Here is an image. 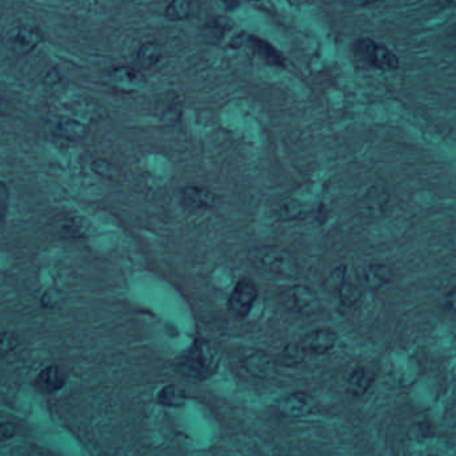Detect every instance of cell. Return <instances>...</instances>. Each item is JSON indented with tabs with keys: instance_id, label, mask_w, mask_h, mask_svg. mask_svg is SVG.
Segmentation results:
<instances>
[{
	"instance_id": "cell-1",
	"label": "cell",
	"mask_w": 456,
	"mask_h": 456,
	"mask_svg": "<svg viewBox=\"0 0 456 456\" xmlns=\"http://www.w3.org/2000/svg\"><path fill=\"white\" fill-rule=\"evenodd\" d=\"M219 366L221 354L216 347L207 340L198 339L192 343L189 350L181 354L174 368L186 379L203 382L213 378L219 370Z\"/></svg>"
},
{
	"instance_id": "cell-2",
	"label": "cell",
	"mask_w": 456,
	"mask_h": 456,
	"mask_svg": "<svg viewBox=\"0 0 456 456\" xmlns=\"http://www.w3.org/2000/svg\"><path fill=\"white\" fill-rule=\"evenodd\" d=\"M255 265L271 275L279 277H295L299 274L295 256L287 248L277 245H262L251 253Z\"/></svg>"
},
{
	"instance_id": "cell-3",
	"label": "cell",
	"mask_w": 456,
	"mask_h": 456,
	"mask_svg": "<svg viewBox=\"0 0 456 456\" xmlns=\"http://www.w3.org/2000/svg\"><path fill=\"white\" fill-rule=\"evenodd\" d=\"M355 53L366 63L382 71H393L399 68V58L386 46L371 41L359 39L355 43Z\"/></svg>"
},
{
	"instance_id": "cell-4",
	"label": "cell",
	"mask_w": 456,
	"mask_h": 456,
	"mask_svg": "<svg viewBox=\"0 0 456 456\" xmlns=\"http://www.w3.org/2000/svg\"><path fill=\"white\" fill-rule=\"evenodd\" d=\"M280 304L290 312L312 315L319 311L317 294L307 286L288 287L280 291Z\"/></svg>"
},
{
	"instance_id": "cell-5",
	"label": "cell",
	"mask_w": 456,
	"mask_h": 456,
	"mask_svg": "<svg viewBox=\"0 0 456 456\" xmlns=\"http://www.w3.org/2000/svg\"><path fill=\"white\" fill-rule=\"evenodd\" d=\"M258 295L259 292L253 280L240 279L228 297L227 308L235 318L244 319L251 312Z\"/></svg>"
},
{
	"instance_id": "cell-6",
	"label": "cell",
	"mask_w": 456,
	"mask_h": 456,
	"mask_svg": "<svg viewBox=\"0 0 456 456\" xmlns=\"http://www.w3.org/2000/svg\"><path fill=\"white\" fill-rule=\"evenodd\" d=\"M276 408L279 414L290 419L306 418L314 413L315 401L311 395L302 391L290 393L282 396L276 402Z\"/></svg>"
},
{
	"instance_id": "cell-7",
	"label": "cell",
	"mask_w": 456,
	"mask_h": 456,
	"mask_svg": "<svg viewBox=\"0 0 456 456\" xmlns=\"http://www.w3.org/2000/svg\"><path fill=\"white\" fill-rule=\"evenodd\" d=\"M43 41L44 33L41 28L31 24H23L11 33L9 46L12 53L23 56L31 53Z\"/></svg>"
},
{
	"instance_id": "cell-8",
	"label": "cell",
	"mask_w": 456,
	"mask_h": 456,
	"mask_svg": "<svg viewBox=\"0 0 456 456\" xmlns=\"http://www.w3.org/2000/svg\"><path fill=\"white\" fill-rule=\"evenodd\" d=\"M390 201V195L383 186H373L368 191L364 193L361 204H359V213L361 218L372 222L379 218H382L387 204Z\"/></svg>"
},
{
	"instance_id": "cell-9",
	"label": "cell",
	"mask_w": 456,
	"mask_h": 456,
	"mask_svg": "<svg viewBox=\"0 0 456 456\" xmlns=\"http://www.w3.org/2000/svg\"><path fill=\"white\" fill-rule=\"evenodd\" d=\"M338 334L329 329H319L308 332L302 341V347L306 352L314 355H324L336 346Z\"/></svg>"
},
{
	"instance_id": "cell-10",
	"label": "cell",
	"mask_w": 456,
	"mask_h": 456,
	"mask_svg": "<svg viewBox=\"0 0 456 456\" xmlns=\"http://www.w3.org/2000/svg\"><path fill=\"white\" fill-rule=\"evenodd\" d=\"M243 368L259 379H270L276 373V363L274 359L262 351H256L244 358Z\"/></svg>"
},
{
	"instance_id": "cell-11",
	"label": "cell",
	"mask_w": 456,
	"mask_h": 456,
	"mask_svg": "<svg viewBox=\"0 0 456 456\" xmlns=\"http://www.w3.org/2000/svg\"><path fill=\"white\" fill-rule=\"evenodd\" d=\"M181 203L193 210H206L213 208L216 204L215 193L198 186H189L181 190Z\"/></svg>"
},
{
	"instance_id": "cell-12",
	"label": "cell",
	"mask_w": 456,
	"mask_h": 456,
	"mask_svg": "<svg viewBox=\"0 0 456 456\" xmlns=\"http://www.w3.org/2000/svg\"><path fill=\"white\" fill-rule=\"evenodd\" d=\"M393 277V271L384 265H371L361 270V285L370 290H379L386 286Z\"/></svg>"
},
{
	"instance_id": "cell-13",
	"label": "cell",
	"mask_w": 456,
	"mask_h": 456,
	"mask_svg": "<svg viewBox=\"0 0 456 456\" xmlns=\"http://www.w3.org/2000/svg\"><path fill=\"white\" fill-rule=\"evenodd\" d=\"M108 83L120 91H135L140 82L138 73L129 67H115L107 73Z\"/></svg>"
},
{
	"instance_id": "cell-14",
	"label": "cell",
	"mask_w": 456,
	"mask_h": 456,
	"mask_svg": "<svg viewBox=\"0 0 456 456\" xmlns=\"http://www.w3.org/2000/svg\"><path fill=\"white\" fill-rule=\"evenodd\" d=\"M65 383V376L56 366H48L39 372L36 386L43 393H53L59 391Z\"/></svg>"
},
{
	"instance_id": "cell-15",
	"label": "cell",
	"mask_w": 456,
	"mask_h": 456,
	"mask_svg": "<svg viewBox=\"0 0 456 456\" xmlns=\"http://www.w3.org/2000/svg\"><path fill=\"white\" fill-rule=\"evenodd\" d=\"M375 382L373 372L367 370L366 367H358L351 372L350 378L347 381L349 391L355 396H363L371 390Z\"/></svg>"
},
{
	"instance_id": "cell-16",
	"label": "cell",
	"mask_w": 456,
	"mask_h": 456,
	"mask_svg": "<svg viewBox=\"0 0 456 456\" xmlns=\"http://www.w3.org/2000/svg\"><path fill=\"white\" fill-rule=\"evenodd\" d=\"M248 42L251 44V47L254 48L255 53L259 55V58L263 59L267 63L272 64L276 67H285L286 65V59L283 58V55H280L275 47L271 46L270 43L265 42L263 39L255 38V36H250Z\"/></svg>"
},
{
	"instance_id": "cell-17",
	"label": "cell",
	"mask_w": 456,
	"mask_h": 456,
	"mask_svg": "<svg viewBox=\"0 0 456 456\" xmlns=\"http://www.w3.org/2000/svg\"><path fill=\"white\" fill-rule=\"evenodd\" d=\"M163 56L159 43L149 42L140 46L137 53V62L142 68H151L160 62Z\"/></svg>"
},
{
	"instance_id": "cell-18",
	"label": "cell",
	"mask_w": 456,
	"mask_h": 456,
	"mask_svg": "<svg viewBox=\"0 0 456 456\" xmlns=\"http://www.w3.org/2000/svg\"><path fill=\"white\" fill-rule=\"evenodd\" d=\"M157 402L166 407H183L187 402V395L175 384H169L160 390Z\"/></svg>"
},
{
	"instance_id": "cell-19",
	"label": "cell",
	"mask_w": 456,
	"mask_h": 456,
	"mask_svg": "<svg viewBox=\"0 0 456 456\" xmlns=\"http://www.w3.org/2000/svg\"><path fill=\"white\" fill-rule=\"evenodd\" d=\"M193 14L192 0H171L166 9V16L171 21H186Z\"/></svg>"
},
{
	"instance_id": "cell-20",
	"label": "cell",
	"mask_w": 456,
	"mask_h": 456,
	"mask_svg": "<svg viewBox=\"0 0 456 456\" xmlns=\"http://www.w3.org/2000/svg\"><path fill=\"white\" fill-rule=\"evenodd\" d=\"M361 288L350 282H343L339 287V299L343 306L354 307L361 300Z\"/></svg>"
},
{
	"instance_id": "cell-21",
	"label": "cell",
	"mask_w": 456,
	"mask_h": 456,
	"mask_svg": "<svg viewBox=\"0 0 456 456\" xmlns=\"http://www.w3.org/2000/svg\"><path fill=\"white\" fill-rule=\"evenodd\" d=\"M308 207H304V204L297 201H290L285 203L279 207V216L283 221H292V219H304L307 215Z\"/></svg>"
},
{
	"instance_id": "cell-22",
	"label": "cell",
	"mask_w": 456,
	"mask_h": 456,
	"mask_svg": "<svg viewBox=\"0 0 456 456\" xmlns=\"http://www.w3.org/2000/svg\"><path fill=\"white\" fill-rule=\"evenodd\" d=\"M58 134L60 137L65 139H71V140H78L85 137V129L80 123L75 122V120H62L58 128H56Z\"/></svg>"
},
{
	"instance_id": "cell-23",
	"label": "cell",
	"mask_w": 456,
	"mask_h": 456,
	"mask_svg": "<svg viewBox=\"0 0 456 456\" xmlns=\"http://www.w3.org/2000/svg\"><path fill=\"white\" fill-rule=\"evenodd\" d=\"M59 235L63 238H78L83 236V222L79 218H70L64 219L59 226Z\"/></svg>"
},
{
	"instance_id": "cell-24",
	"label": "cell",
	"mask_w": 456,
	"mask_h": 456,
	"mask_svg": "<svg viewBox=\"0 0 456 456\" xmlns=\"http://www.w3.org/2000/svg\"><path fill=\"white\" fill-rule=\"evenodd\" d=\"M226 32V27L221 21H213L203 27V38L210 43H219L222 41Z\"/></svg>"
},
{
	"instance_id": "cell-25",
	"label": "cell",
	"mask_w": 456,
	"mask_h": 456,
	"mask_svg": "<svg viewBox=\"0 0 456 456\" xmlns=\"http://www.w3.org/2000/svg\"><path fill=\"white\" fill-rule=\"evenodd\" d=\"M304 352L306 351L303 350L302 344L291 343V344H287L286 347L283 349L280 356H282V361H285L286 364H297L303 361Z\"/></svg>"
},
{
	"instance_id": "cell-26",
	"label": "cell",
	"mask_w": 456,
	"mask_h": 456,
	"mask_svg": "<svg viewBox=\"0 0 456 456\" xmlns=\"http://www.w3.org/2000/svg\"><path fill=\"white\" fill-rule=\"evenodd\" d=\"M19 340L10 332H0V356L9 355L18 349Z\"/></svg>"
},
{
	"instance_id": "cell-27",
	"label": "cell",
	"mask_w": 456,
	"mask_h": 456,
	"mask_svg": "<svg viewBox=\"0 0 456 456\" xmlns=\"http://www.w3.org/2000/svg\"><path fill=\"white\" fill-rule=\"evenodd\" d=\"M16 434V428L9 422H0V443L10 440Z\"/></svg>"
},
{
	"instance_id": "cell-28",
	"label": "cell",
	"mask_w": 456,
	"mask_h": 456,
	"mask_svg": "<svg viewBox=\"0 0 456 456\" xmlns=\"http://www.w3.org/2000/svg\"><path fill=\"white\" fill-rule=\"evenodd\" d=\"M7 206H9V189L3 181H0V218L1 219L6 218Z\"/></svg>"
},
{
	"instance_id": "cell-29",
	"label": "cell",
	"mask_w": 456,
	"mask_h": 456,
	"mask_svg": "<svg viewBox=\"0 0 456 456\" xmlns=\"http://www.w3.org/2000/svg\"><path fill=\"white\" fill-rule=\"evenodd\" d=\"M443 306H445L447 311H451V312H455L456 314V288L451 290L447 294L446 297H445V302H443Z\"/></svg>"
},
{
	"instance_id": "cell-30",
	"label": "cell",
	"mask_w": 456,
	"mask_h": 456,
	"mask_svg": "<svg viewBox=\"0 0 456 456\" xmlns=\"http://www.w3.org/2000/svg\"><path fill=\"white\" fill-rule=\"evenodd\" d=\"M343 1L352 7H367V6H371L373 3H376L378 0H343Z\"/></svg>"
},
{
	"instance_id": "cell-31",
	"label": "cell",
	"mask_w": 456,
	"mask_h": 456,
	"mask_svg": "<svg viewBox=\"0 0 456 456\" xmlns=\"http://www.w3.org/2000/svg\"><path fill=\"white\" fill-rule=\"evenodd\" d=\"M9 110H10V103L4 97H0V115H6Z\"/></svg>"
},
{
	"instance_id": "cell-32",
	"label": "cell",
	"mask_w": 456,
	"mask_h": 456,
	"mask_svg": "<svg viewBox=\"0 0 456 456\" xmlns=\"http://www.w3.org/2000/svg\"><path fill=\"white\" fill-rule=\"evenodd\" d=\"M450 43L456 48V28L454 31L451 32V35H450Z\"/></svg>"
},
{
	"instance_id": "cell-33",
	"label": "cell",
	"mask_w": 456,
	"mask_h": 456,
	"mask_svg": "<svg viewBox=\"0 0 456 456\" xmlns=\"http://www.w3.org/2000/svg\"><path fill=\"white\" fill-rule=\"evenodd\" d=\"M280 456H291V455H280Z\"/></svg>"
},
{
	"instance_id": "cell-34",
	"label": "cell",
	"mask_w": 456,
	"mask_h": 456,
	"mask_svg": "<svg viewBox=\"0 0 456 456\" xmlns=\"http://www.w3.org/2000/svg\"><path fill=\"white\" fill-rule=\"evenodd\" d=\"M255 1H258V0H255Z\"/></svg>"
}]
</instances>
